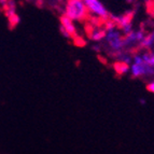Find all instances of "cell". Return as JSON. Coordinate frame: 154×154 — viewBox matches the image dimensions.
<instances>
[{
	"label": "cell",
	"mask_w": 154,
	"mask_h": 154,
	"mask_svg": "<svg viewBox=\"0 0 154 154\" xmlns=\"http://www.w3.org/2000/svg\"><path fill=\"white\" fill-rule=\"evenodd\" d=\"M106 36L103 41L108 48L109 52L114 56L116 53L124 50V35L114 21H109L106 23Z\"/></svg>",
	"instance_id": "cell-1"
},
{
	"label": "cell",
	"mask_w": 154,
	"mask_h": 154,
	"mask_svg": "<svg viewBox=\"0 0 154 154\" xmlns=\"http://www.w3.org/2000/svg\"><path fill=\"white\" fill-rule=\"evenodd\" d=\"M129 73L135 79H152L154 78V67L144 62L142 53H136L133 55L129 65Z\"/></svg>",
	"instance_id": "cell-2"
},
{
	"label": "cell",
	"mask_w": 154,
	"mask_h": 154,
	"mask_svg": "<svg viewBox=\"0 0 154 154\" xmlns=\"http://www.w3.org/2000/svg\"><path fill=\"white\" fill-rule=\"evenodd\" d=\"M64 14L75 23L84 22L90 15L84 0H66Z\"/></svg>",
	"instance_id": "cell-3"
},
{
	"label": "cell",
	"mask_w": 154,
	"mask_h": 154,
	"mask_svg": "<svg viewBox=\"0 0 154 154\" xmlns=\"http://www.w3.org/2000/svg\"><path fill=\"white\" fill-rule=\"evenodd\" d=\"M88 14L95 16L98 20L107 21L109 18V11L100 0H84Z\"/></svg>",
	"instance_id": "cell-4"
},
{
	"label": "cell",
	"mask_w": 154,
	"mask_h": 154,
	"mask_svg": "<svg viewBox=\"0 0 154 154\" xmlns=\"http://www.w3.org/2000/svg\"><path fill=\"white\" fill-rule=\"evenodd\" d=\"M146 33L143 30H133L127 35H124V50H131L136 49L138 45H141V42L143 41Z\"/></svg>",
	"instance_id": "cell-5"
},
{
	"label": "cell",
	"mask_w": 154,
	"mask_h": 154,
	"mask_svg": "<svg viewBox=\"0 0 154 154\" xmlns=\"http://www.w3.org/2000/svg\"><path fill=\"white\" fill-rule=\"evenodd\" d=\"M59 23H60V27L59 30L62 32V35L67 39H72L75 38L77 35V27H75V22L70 20L68 16L63 14L59 18Z\"/></svg>",
	"instance_id": "cell-6"
},
{
	"label": "cell",
	"mask_w": 154,
	"mask_h": 154,
	"mask_svg": "<svg viewBox=\"0 0 154 154\" xmlns=\"http://www.w3.org/2000/svg\"><path fill=\"white\" fill-rule=\"evenodd\" d=\"M133 13L128 12L125 13L123 15L119 16L118 18L113 20L116 22V24L118 25V27L121 29V31L123 32V35H127L131 31H133V24H131V21H133Z\"/></svg>",
	"instance_id": "cell-7"
},
{
	"label": "cell",
	"mask_w": 154,
	"mask_h": 154,
	"mask_svg": "<svg viewBox=\"0 0 154 154\" xmlns=\"http://www.w3.org/2000/svg\"><path fill=\"white\" fill-rule=\"evenodd\" d=\"M105 36H106V28H101V27H95L90 32V38L94 42L103 41V39H105Z\"/></svg>",
	"instance_id": "cell-8"
},
{
	"label": "cell",
	"mask_w": 154,
	"mask_h": 154,
	"mask_svg": "<svg viewBox=\"0 0 154 154\" xmlns=\"http://www.w3.org/2000/svg\"><path fill=\"white\" fill-rule=\"evenodd\" d=\"M114 58H116V62H122L126 63V64L131 65V60H133V55L129 53L128 50H123V51L119 52L114 55Z\"/></svg>",
	"instance_id": "cell-9"
},
{
	"label": "cell",
	"mask_w": 154,
	"mask_h": 154,
	"mask_svg": "<svg viewBox=\"0 0 154 154\" xmlns=\"http://www.w3.org/2000/svg\"><path fill=\"white\" fill-rule=\"evenodd\" d=\"M113 69L119 75H125L129 73V65L126 64V63L116 62L113 65Z\"/></svg>",
	"instance_id": "cell-10"
},
{
	"label": "cell",
	"mask_w": 154,
	"mask_h": 154,
	"mask_svg": "<svg viewBox=\"0 0 154 154\" xmlns=\"http://www.w3.org/2000/svg\"><path fill=\"white\" fill-rule=\"evenodd\" d=\"M141 46L146 50H151L154 48V31L149 35H146L143 41L141 42Z\"/></svg>",
	"instance_id": "cell-11"
},
{
	"label": "cell",
	"mask_w": 154,
	"mask_h": 154,
	"mask_svg": "<svg viewBox=\"0 0 154 154\" xmlns=\"http://www.w3.org/2000/svg\"><path fill=\"white\" fill-rule=\"evenodd\" d=\"M142 55H143L144 62L146 64L151 65L152 67H154V51L142 52Z\"/></svg>",
	"instance_id": "cell-12"
},
{
	"label": "cell",
	"mask_w": 154,
	"mask_h": 154,
	"mask_svg": "<svg viewBox=\"0 0 154 154\" xmlns=\"http://www.w3.org/2000/svg\"><path fill=\"white\" fill-rule=\"evenodd\" d=\"M146 91L150 92L151 94H154V79L151 80V81L146 84Z\"/></svg>",
	"instance_id": "cell-13"
},
{
	"label": "cell",
	"mask_w": 154,
	"mask_h": 154,
	"mask_svg": "<svg viewBox=\"0 0 154 154\" xmlns=\"http://www.w3.org/2000/svg\"><path fill=\"white\" fill-rule=\"evenodd\" d=\"M139 103H141V105H146V100L143 99V98H140V99H139Z\"/></svg>",
	"instance_id": "cell-14"
},
{
	"label": "cell",
	"mask_w": 154,
	"mask_h": 154,
	"mask_svg": "<svg viewBox=\"0 0 154 154\" xmlns=\"http://www.w3.org/2000/svg\"><path fill=\"white\" fill-rule=\"evenodd\" d=\"M93 50H95V51H97V52H98V51H100V48L97 45V44H95V45L93 46Z\"/></svg>",
	"instance_id": "cell-15"
},
{
	"label": "cell",
	"mask_w": 154,
	"mask_h": 154,
	"mask_svg": "<svg viewBox=\"0 0 154 154\" xmlns=\"http://www.w3.org/2000/svg\"><path fill=\"white\" fill-rule=\"evenodd\" d=\"M135 1H136V0H126V2L127 3H134Z\"/></svg>",
	"instance_id": "cell-16"
},
{
	"label": "cell",
	"mask_w": 154,
	"mask_h": 154,
	"mask_svg": "<svg viewBox=\"0 0 154 154\" xmlns=\"http://www.w3.org/2000/svg\"><path fill=\"white\" fill-rule=\"evenodd\" d=\"M57 2H64V1H66V0H56Z\"/></svg>",
	"instance_id": "cell-17"
},
{
	"label": "cell",
	"mask_w": 154,
	"mask_h": 154,
	"mask_svg": "<svg viewBox=\"0 0 154 154\" xmlns=\"http://www.w3.org/2000/svg\"><path fill=\"white\" fill-rule=\"evenodd\" d=\"M153 31H154V26H153Z\"/></svg>",
	"instance_id": "cell-18"
}]
</instances>
